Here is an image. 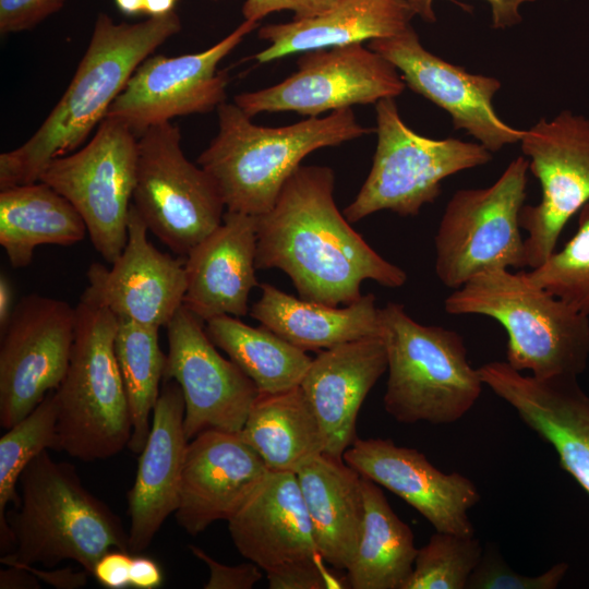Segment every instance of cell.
I'll return each mask as SVG.
<instances>
[{
    "instance_id": "e0dca14e",
    "label": "cell",
    "mask_w": 589,
    "mask_h": 589,
    "mask_svg": "<svg viewBox=\"0 0 589 589\" xmlns=\"http://www.w3.org/2000/svg\"><path fill=\"white\" fill-rule=\"evenodd\" d=\"M400 71L405 84L447 111L455 130L462 129L491 153L520 142L524 130L505 123L492 106L501 82L467 72L428 51L412 26L390 37L370 40Z\"/></svg>"
},
{
    "instance_id": "603a6c76",
    "label": "cell",
    "mask_w": 589,
    "mask_h": 589,
    "mask_svg": "<svg viewBox=\"0 0 589 589\" xmlns=\"http://www.w3.org/2000/svg\"><path fill=\"white\" fill-rule=\"evenodd\" d=\"M256 216L226 211L221 224L184 260L183 305L203 322L244 316L255 276Z\"/></svg>"
},
{
    "instance_id": "1f68e13d",
    "label": "cell",
    "mask_w": 589,
    "mask_h": 589,
    "mask_svg": "<svg viewBox=\"0 0 589 589\" xmlns=\"http://www.w3.org/2000/svg\"><path fill=\"white\" fill-rule=\"evenodd\" d=\"M213 344L256 385L261 394L300 386L312 358L264 325L250 326L231 315L205 323Z\"/></svg>"
},
{
    "instance_id": "7402d4cb",
    "label": "cell",
    "mask_w": 589,
    "mask_h": 589,
    "mask_svg": "<svg viewBox=\"0 0 589 589\" xmlns=\"http://www.w3.org/2000/svg\"><path fill=\"white\" fill-rule=\"evenodd\" d=\"M184 398L173 380L163 381L148 437L140 453L134 483L128 492L129 550H146L179 504L189 440L184 432Z\"/></svg>"
},
{
    "instance_id": "ab89813d",
    "label": "cell",
    "mask_w": 589,
    "mask_h": 589,
    "mask_svg": "<svg viewBox=\"0 0 589 589\" xmlns=\"http://www.w3.org/2000/svg\"><path fill=\"white\" fill-rule=\"evenodd\" d=\"M189 549L209 569L205 589H251L263 577L264 570L253 562L230 566L214 560L199 546Z\"/></svg>"
},
{
    "instance_id": "74e56055",
    "label": "cell",
    "mask_w": 589,
    "mask_h": 589,
    "mask_svg": "<svg viewBox=\"0 0 589 589\" xmlns=\"http://www.w3.org/2000/svg\"><path fill=\"white\" fill-rule=\"evenodd\" d=\"M322 560L305 561L266 573L271 589L349 588L347 579H339L320 564Z\"/></svg>"
},
{
    "instance_id": "d4e9b609",
    "label": "cell",
    "mask_w": 589,
    "mask_h": 589,
    "mask_svg": "<svg viewBox=\"0 0 589 589\" xmlns=\"http://www.w3.org/2000/svg\"><path fill=\"white\" fill-rule=\"evenodd\" d=\"M228 529L238 552L265 574L322 560L294 472L269 471Z\"/></svg>"
},
{
    "instance_id": "7c38bea8",
    "label": "cell",
    "mask_w": 589,
    "mask_h": 589,
    "mask_svg": "<svg viewBox=\"0 0 589 589\" xmlns=\"http://www.w3.org/2000/svg\"><path fill=\"white\" fill-rule=\"evenodd\" d=\"M520 147L541 185L537 205H524L519 223L526 266L541 265L569 221L589 202V119L561 111L524 130Z\"/></svg>"
},
{
    "instance_id": "d6a6232c",
    "label": "cell",
    "mask_w": 589,
    "mask_h": 589,
    "mask_svg": "<svg viewBox=\"0 0 589 589\" xmlns=\"http://www.w3.org/2000/svg\"><path fill=\"white\" fill-rule=\"evenodd\" d=\"M159 327L118 320L115 352L122 376L132 422L128 447L143 450L151 430L149 416L160 393L166 354L158 339Z\"/></svg>"
},
{
    "instance_id": "e575fe53",
    "label": "cell",
    "mask_w": 589,
    "mask_h": 589,
    "mask_svg": "<svg viewBox=\"0 0 589 589\" xmlns=\"http://www.w3.org/2000/svg\"><path fill=\"white\" fill-rule=\"evenodd\" d=\"M482 553L483 548L474 536L435 531L418 549L402 589H466Z\"/></svg>"
},
{
    "instance_id": "c3c4849f",
    "label": "cell",
    "mask_w": 589,
    "mask_h": 589,
    "mask_svg": "<svg viewBox=\"0 0 589 589\" xmlns=\"http://www.w3.org/2000/svg\"><path fill=\"white\" fill-rule=\"evenodd\" d=\"M177 0H145L144 13L149 16H164L173 12Z\"/></svg>"
},
{
    "instance_id": "277c9868",
    "label": "cell",
    "mask_w": 589,
    "mask_h": 589,
    "mask_svg": "<svg viewBox=\"0 0 589 589\" xmlns=\"http://www.w3.org/2000/svg\"><path fill=\"white\" fill-rule=\"evenodd\" d=\"M19 482L20 502L8 518L13 550L1 556L2 564L51 568L72 560L92 575L106 552H130L120 518L84 486L73 465L53 460L46 449Z\"/></svg>"
},
{
    "instance_id": "44dd1931",
    "label": "cell",
    "mask_w": 589,
    "mask_h": 589,
    "mask_svg": "<svg viewBox=\"0 0 589 589\" xmlns=\"http://www.w3.org/2000/svg\"><path fill=\"white\" fill-rule=\"evenodd\" d=\"M269 473L239 433L206 430L189 441L177 524L190 536L229 520Z\"/></svg>"
},
{
    "instance_id": "60d3db41",
    "label": "cell",
    "mask_w": 589,
    "mask_h": 589,
    "mask_svg": "<svg viewBox=\"0 0 589 589\" xmlns=\"http://www.w3.org/2000/svg\"><path fill=\"white\" fill-rule=\"evenodd\" d=\"M341 0H245L242 5L244 21L259 23L265 16L288 10L293 12V20H303L320 15Z\"/></svg>"
},
{
    "instance_id": "9c48e42d",
    "label": "cell",
    "mask_w": 589,
    "mask_h": 589,
    "mask_svg": "<svg viewBox=\"0 0 589 589\" xmlns=\"http://www.w3.org/2000/svg\"><path fill=\"white\" fill-rule=\"evenodd\" d=\"M528 159L512 160L490 187L460 189L448 201L435 239V273L458 289L491 268L526 267L519 223Z\"/></svg>"
},
{
    "instance_id": "7dc6e473",
    "label": "cell",
    "mask_w": 589,
    "mask_h": 589,
    "mask_svg": "<svg viewBox=\"0 0 589 589\" xmlns=\"http://www.w3.org/2000/svg\"><path fill=\"white\" fill-rule=\"evenodd\" d=\"M14 290L10 278L5 274L0 275V332L2 333L13 314Z\"/></svg>"
},
{
    "instance_id": "8992f818",
    "label": "cell",
    "mask_w": 589,
    "mask_h": 589,
    "mask_svg": "<svg viewBox=\"0 0 589 589\" xmlns=\"http://www.w3.org/2000/svg\"><path fill=\"white\" fill-rule=\"evenodd\" d=\"M387 352L384 408L397 422L449 424L461 419L482 393L483 381L455 330L422 325L400 303L380 309Z\"/></svg>"
},
{
    "instance_id": "ee69618b",
    "label": "cell",
    "mask_w": 589,
    "mask_h": 589,
    "mask_svg": "<svg viewBox=\"0 0 589 589\" xmlns=\"http://www.w3.org/2000/svg\"><path fill=\"white\" fill-rule=\"evenodd\" d=\"M5 566H22L33 573L39 580L58 589H77L87 584L89 573L86 569L75 570L71 567L59 569H41L34 565L9 563Z\"/></svg>"
},
{
    "instance_id": "2e32d148",
    "label": "cell",
    "mask_w": 589,
    "mask_h": 589,
    "mask_svg": "<svg viewBox=\"0 0 589 589\" xmlns=\"http://www.w3.org/2000/svg\"><path fill=\"white\" fill-rule=\"evenodd\" d=\"M166 328L163 381L173 380L182 390L188 440L206 430L239 433L260 395L256 385L217 351L205 322L183 304Z\"/></svg>"
},
{
    "instance_id": "4316f807",
    "label": "cell",
    "mask_w": 589,
    "mask_h": 589,
    "mask_svg": "<svg viewBox=\"0 0 589 589\" xmlns=\"http://www.w3.org/2000/svg\"><path fill=\"white\" fill-rule=\"evenodd\" d=\"M321 558L347 570L364 519L361 474L342 458L320 454L297 472Z\"/></svg>"
},
{
    "instance_id": "cb8c5ba5",
    "label": "cell",
    "mask_w": 589,
    "mask_h": 589,
    "mask_svg": "<svg viewBox=\"0 0 589 589\" xmlns=\"http://www.w3.org/2000/svg\"><path fill=\"white\" fill-rule=\"evenodd\" d=\"M387 371L381 336L321 350L300 384L322 429L324 454L342 458L357 438L358 412L366 395Z\"/></svg>"
},
{
    "instance_id": "4fadbf2b",
    "label": "cell",
    "mask_w": 589,
    "mask_h": 589,
    "mask_svg": "<svg viewBox=\"0 0 589 589\" xmlns=\"http://www.w3.org/2000/svg\"><path fill=\"white\" fill-rule=\"evenodd\" d=\"M298 70L273 86L241 93L235 104L249 117L294 111L309 117L400 95L406 84L393 63L362 44L302 52Z\"/></svg>"
},
{
    "instance_id": "7a4b0ae2",
    "label": "cell",
    "mask_w": 589,
    "mask_h": 589,
    "mask_svg": "<svg viewBox=\"0 0 589 589\" xmlns=\"http://www.w3.org/2000/svg\"><path fill=\"white\" fill-rule=\"evenodd\" d=\"M181 29L177 13L135 24L99 13L64 94L37 131L0 155V190L39 181L48 164L75 152L99 125L137 67Z\"/></svg>"
},
{
    "instance_id": "d6986e66",
    "label": "cell",
    "mask_w": 589,
    "mask_h": 589,
    "mask_svg": "<svg viewBox=\"0 0 589 589\" xmlns=\"http://www.w3.org/2000/svg\"><path fill=\"white\" fill-rule=\"evenodd\" d=\"M344 461L393 492L424 517L435 531L474 536L469 510L481 500L476 484L459 472L445 473L421 452L389 438H359Z\"/></svg>"
},
{
    "instance_id": "ffe728a7",
    "label": "cell",
    "mask_w": 589,
    "mask_h": 589,
    "mask_svg": "<svg viewBox=\"0 0 589 589\" xmlns=\"http://www.w3.org/2000/svg\"><path fill=\"white\" fill-rule=\"evenodd\" d=\"M483 384L556 452L560 467L589 495V396L574 376L524 375L506 361L478 369Z\"/></svg>"
},
{
    "instance_id": "836d02e7",
    "label": "cell",
    "mask_w": 589,
    "mask_h": 589,
    "mask_svg": "<svg viewBox=\"0 0 589 589\" xmlns=\"http://www.w3.org/2000/svg\"><path fill=\"white\" fill-rule=\"evenodd\" d=\"M5 431L0 438V541L4 554L13 549L12 531L4 510L10 503L15 507L19 505L16 485L20 477L36 456L55 447V390L49 392L31 413Z\"/></svg>"
},
{
    "instance_id": "3957f363",
    "label": "cell",
    "mask_w": 589,
    "mask_h": 589,
    "mask_svg": "<svg viewBox=\"0 0 589 589\" xmlns=\"http://www.w3.org/2000/svg\"><path fill=\"white\" fill-rule=\"evenodd\" d=\"M217 111L218 133L197 164L214 179L227 211L253 216L272 209L305 156L375 132L351 108L276 128L254 124L236 104Z\"/></svg>"
},
{
    "instance_id": "484cf974",
    "label": "cell",
    "mask_w": 589,
    "mask_h": 589,
    "mask_svg": "<svg viewBox=\"0 0 589 589\" xmlns=\"http://www.w3.org/2000/svg\"><path fill=\"white\" fill-rule=\"evenodd\" d=\"M414 15L406 0H341L320 15L261 27L257 36L269 46L253 58L266 63L292 53L395 36L411 26Z\"/></svg>"
},
{
    "instance_id": "8d00e7d4",
    "label": "cell",
    "mask_w": 589,
    "mask_h": 589,
    "mask_svg": "<svg viewBox=\"0 0 589 589\" xmlns=\"http://www.w3.org/2000/svg\"><path fill=\"white\" fill-rule=\"evenodd\" d=\"M568 568V564L562 562L540 575H522L506 563L495 544H489L483 549L466 589H555Z\"/></svg>"
},
{
    "instance_id": "ba28073f",
    "label": "cell",
    "mask_w": 589,
    "mask_h": 589,
    "mask_svg": "<svg viewBox=\"0 0 589 589\" xmlns=\"http://www.w3.org/2000/svg\"><path fill=\"white\" fill-rule=\"evenodd\" d=\"M375 109L377 145L364 183L342 212L349 223L385 209L417 216L438 197L445 178L492 160L480 143L416 133L402 121L395 98L378 100Z\"/></svg>"
},
{
    "instance_id": "bcb514c9",
    "label": "cell",
    "mask_w": 589,
    "mask_h": 589,
    "mask_svg": "<svg viewBox=\"0 0 589 589\" xmlns=\"http://www.w3.org/2000/svg\"><path fill=\"white\" fill-rule=\"evenodd\" d=\"M1 589H38V578L22 566H7L0 570Z\"/></svg>"
},
{
    "instance_id": "52a82bcc",
    "label": "cell",
    "mask_w": 589,
    "mask_h": 589,
    "mask_svg": "<svg viewBox=\"0 0 589 589\" xmlns=\"http://www.w3.org/2000/svg\"><path fill=\"white\" fill-rule=\"evenodd\" d=\"M72 352L55 390L57 432L53 450L83 461L107 459L128 447L132 422L115 352L118 317L80 301Z\"/></svg>"
},
{
    "instance_id": "7bdbcfd3",
    "label": "cell",
    "mask_w": 589,
    "mask_h": 589,
    "mask_svg": "<svg viewBox=\"0 0 589 589\" xmlns=\"http://www.w3.org/2000/svg\"><path fill=\"white\" fill-rule=\"evenodd\" d=\"M132 555L124 550L113 549L106 552L96 563L92 576L109 589L130 588V568Z\"/></svg>"
},
{
    "instance_id": "5b68a950",
    "label": "cell",
    "mask_w": 589,
    "mask_h": 589,
    "mask_svg": "<svg viewBox=\"0 0 589 589\" xmlns=\"http://www.w3.org/2000/svg\"><path fill=\"white\" fill-rule=\"evenodd\" d=\"M453 315L480 314L507 333L506 362L540 378L578 377L589 360V315L534 286L524 271L480 272L444 301Z\"/></svg>"
},
{
    "instance_id": "681fc988",
    "label": "cell",
    "mask_w": 589,
    "mask_h": 589,
    "mask_svg": "<svg viewBox=\"0 0 589 589\" xmlns=\"http://www.w3.org/2000/svg\"><path fill=\"white\" fill-rule=\"evenodd\" d=\"M145 0H115L118 9L127 15H136L144 12Z\"/></svg>"
},
{
    "instance_id": "f6af8a7d",
    "label": "cell",
    "mask_w": 589,
    "mask_h": 589,
    "mask_svg": "<svg viewBox=\"0 0 589 589\" xmlns=\"http://www.w3.org/2000/svg\"><path fill=\"white\" fill-rule=\"evenodd\" d=\"M163 572L152 558L143 555L132 556L130 588L156 589L163 585Z\"/></svg>"
},
{
    "instance_id": "4dcf8cb0",
    "label": "cell",
    "mask_w": 589,
    "mask_h": 589,
    "mask_svg": "<svg viewBox=\"0 0 589 589\" xmlns=\"http://www.w3.org/2000/svg\"><path fill=\"white\" fill-rule=\"evenodd\" d=\"M364 519L353 560L346 570L352 589H402L418 549L413 533L388 504L381 486L361 476Z\"/></svg>"
},
{
    "instance_id": "8fae6325",
    "label": "cell",
    "mask_w": 589,
    "mask_h": 589,
    "mask_svg": "<svg viewBox=\"0 0 589 589\" xmlns=\"http://www.w3.org/2000/svg\"><path fill=\"white\" fill-rule=\"evenodd\" d=\"M137 140L124 123L105 117L86 145L51 160L39 178L75 207L94 249L109 264L128 239Z\"/></svg>"
},
{
    "instance_id": "b9f144b4",
    "label": "cell",
    "mask_w": 589,
    "mask_h": 589,
    "mask_svg": "<svg viewBox=\"0 0 589 589\" xmlns=\"http://www.w3.org/2000/svg\"><path fill=\"white\" fill-rule=\"evenodd\" d=\"M411 7L416 15H419L428 23L436 22V15L433 10L434 0H406ZM457 2L456 0H450ZM492 10V25L494 28H507L519 24L521 22V15L519 8L526 2H533L536 0H485Z\"/></svg>"
},
{
    "instance_id": "f546056e",
    "label": "cell",
    "mask_w": 589,
    "mask_h": 589,
    "mask_svg": "<svg viewBox=\"0 0 589 589\" xmlns=\"http://www.w3.org/2000/svg\"><path fill=\"white\" fill-rule=\"evenodd\" d=\"M239 434L273 472L296 473L325 450L322 429L300 386L260 393Z\"/></svg>"
},
{
    "instance_id": "d590c367",
    "label": "cell",
    "mask_w": 589,
    "mask_h": 589,
    "mask_svg": "<svg viewBox=\"0 0 589 589\" xmlns=\"http://www.w3.org/2000/svg\"><path fill=\"white\" fill-rule=\"evenodd\" d=\"M527 279L589 315V202L578 212V228L560 251L524 272Z\"/></svg>"
},
{
    "instance_id": "9a60e30c",
    "label": "cell",
    "mask_w": 589,
    "mask_h": 589,
    "mask_svg": "<svg viewBox=\"0 0 589 589\" xmlns=\"http://www.w3.org/2000/svg\"><path fill=\"white\" fill-rule=\"evenodd\" d=\"M259 23L244 21L211 48L177 57H147L134 71L106 117L139 137L176 117L205 113L226 103L228 76L218 64Z\"/></svg>"
},
{
    "instance_id": "ac0fdd59",
    "label": "cell",
    "mask_w": 589,
    "mask_h": 589,
    "mask_svg": "<svg viewBox=\"0 0 589 589\" xmlns=\"http://www.w3.org/2000/svg\"><path fill=\"white\" fill-rule=\"evenodd\" d=\"M147 227L131 204L128 239L108 268L93 263L80 301L111 311L118 320L167 326L183 304L184 261L160 252L147 239Z\"/></svg>"
},
{
    "instance_id": "f35d334b",
    "label": "cell",
    "mask_w": 589,
    "mask_h": 589,
    "mask_svg": "<svg viewBox=\"0 0 589 589\" xmlns=\"http://www.w3.org/2000/svg\"><path fill=\"white\" fill-rule=\"evenodd\" d=\"M65 0H0V33L31 29L58 12Z\"/></svg>"
},
{
    "instance_id": "f1b7e54d",
    "label": "cell",
    "mask_w": 589,
    "mask_h": 589,
    "mask_svg": "<svg viewBox=\"0 0 589 589\" xmlns=\"http://www.w3.org/2000/svg\"><path fill=\"white\" fill-rule=\"evenodd\" d=\"M87 228L75 207L43 181L0 190V245L14 268H24L44 244L72 245Z\"/></svg>"
},
{
    "instance_id": "6da1fadb",
    "label": "cell",
    "mask_w": 589,
    "mask_h": 589,
    "mask_svg": "<svg viewBox=\"0 0 589 589\" xmlns=\"http://www.w3.org/2000/svg\"><path fill=\"white\" fill-rule=\"evenodd\" d=\"M334 182L326 166H300L290 176L272 209L256 216V269H280L301 299L332 306L359 300L368 279L401 287L407 274L338 211Z\"/></svg>"
},
{
    "instance_id": "83f0119b",
    "label": "cell",
    "mask_w": 589,
    "mask_h": 589,
    "mask_svg": "<svg viewBox=\"0 0 589 589\" xmlns=\"http://www.w3.org/2000/svg\"><path fill=\"white\" fill-rule=\"evenodd\" d=\"M260 287L261 297L251 306L250 315L304 351H321L382 334L373 293L338 308L296 298L271 284Z\"/></svg>"
},
{
    "instance_id": "30bf717a",
    "label": "cell",
    "mask_w": 589,
    "mask_h": 589,
    "mask_svg": "<svg viewBox=\"0 0 589 589\" xmlns=\"http://www.w3.org/2000/svg\"><path fill=\"white\" fill-rule=\"evenodd\" d=\"M132 200L148 231L181 256L221 224L226 208L211 175L184 156L180 129L171 122L139 136Z\"/></svg>"
},
{
    "instance_id": "5bb4252c",
    "label": "cell",
    "mask_w": 589,
    "mask_h": 589,
    "mask_svg": "<svg viewBox=\"0 0 589 589\" xmlns=\"http://www.w3.org/2000/svg\"><path fill=\"white\" fill-rule=\"evenodd\" d=\"M75 323V308L62 300L33 293L15 304L1 333V428H12L60 386L72 352Z\"/></svg>"
}]
</instances>
